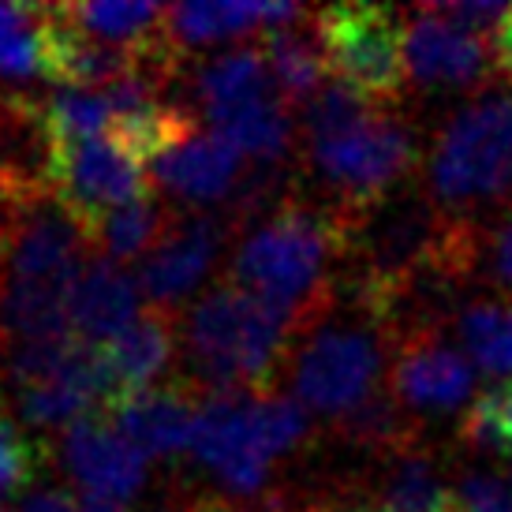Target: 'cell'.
<instances>
[{
    "mask_svg": "<svg viewBox=\"0 0 512 512\" xmlns=\"http://www.w3.org/2000/svg\"><path fill=\"white\" fill-rule=\"evenodd\" d=\"M42 172L49 199L57 202L86 236H94V228L113 210L154 195V180H150L146 165L128 146L116 143L113 135L45 143Z\"/></svg>",
    "mask_w": 512,
    "mask_h": 512,
    "instance_id": "obj_7",
    "label": "cell"
},
{
    "mask_svg": "<svg viewBox=\"0 0 512 512\" xmlns=\"http://www.w3.org/2000/svg\"><path fill=\"white\" fill-rule=\"evenodd\" d=\"M57 460L64 475L94 501L128 505L150 483V456L131 445L101 412L83 415L79 423L60 430Z\"/></svg>",
    "mask_w": 512,
    "mask_h": 512,
    "instance_id": "obj_12",
    "label": "cell"
},
{
    "mask_svg": "<svg viewBox=\"0 0 512 512\" xmlns=\"http://www.w3.org/2000/svg\"><path fill=\"white\" fill-rule=\"evenodd\" d=\"M430 12L441 15V19H449V23H456V27L471 30V34H494L498 30V23L509 15L512 4H498V0H441V4H427Z\"/></svg>",
    "mask_w": 512,
    "mask_h": 512,
    "instance_id": "obj_30",
    "label": "cell"
},
{
    "mask_svg": "<svg viewBox=\"0 0 512 512\" xmlns=\"http://www.w3.org/2000/svg\"><path fill=\"white\" fill-rule=\"evenodd\" d=\"M232 240L236 228L221 210H176L161 243L135 266L139 292L150 299V307L176 314V307H184L191 292L214 273Z\"/></svg>",
    "mask_w": 512,
    "mask_h": 512,
    "instance_id": "obj_9",
    "label": "cell"
},
{
    "mask_svg": "<svg viewBox=\"0 0 512 512\" xmlns=\"http://www.w3.org/2000/svg\"><path fill=\"white\" fill-rule=\"evenodd\" d=\"M0 512H4V509H0Z\"/></svg>",
    "mask_w": 512,
    "mask_h": 512,
    "instance_id": "obj_37",
    "label": "cell"
},
{
    "mask_svg": "<svg viewBox=\"0 0 512 512\" xmlns=\"http://www.w3.org/2000/svg\"><path fill=\"white\" fill-rule=\"evenodd\" d=\"M191 464L210 479L214 498L228 505H270L281 494H273V475L281 456L273 453L255 397H214L202 400L199 423L191 434Z\"/></svg>",
    "mask_w": 512,
    "mask_h": 512,
    "instance_id": "obj_6",
    "label": "cell"
},
{
    "mask_svg": "<svg viewBox=\"0 0 512 512\" xmlns=\"http://www.w3.org/2000/svg\"><path fill=\"white\" fill-rule=\"evenodd\" d=\"M404 64L408 79L427 94H456V90H486L498 83V60L483 34L456 27L419 4L404 12Z\"/></svg>",
    "mask_w": 512,
    "mask_h": 512,
    "instance_id": "obj_10",
    "label": "cell"
},
{
    "mask_svg": "<svg viewBox=\"0 0 512 512\" xmlns=\"http://www.w3.org/2000/svg\"><path fill=\"white\" fill-rule=\"evenodd\" d=\"M172 217H176V210H169L157 195H146V199L113 210V214L94 228L90 243H94V251L101 258H109L116 266H124V262L139 266L157 243H161V236L169 232Z\"/></svg>",
    "mask_w": 512,
    "mask_h": 512,
    "instance_id": "obj_23",
    "label": "cell"
},
{
    "mask_svg": "<svg viewBox=\"0 0 512 512\" xmlns=\"http://www.w3.org/2000/svg\"><path fill=\"white\" fill-rule=\"evenodd\" d=\"M329 72L370 105H393L404 94V23L382 4H329L314 12Z\"/></svg>",
    "mask_w": 512,
    "mask_h": 512,
    "instance_id": "obj_8",
    "label": "cell"
},
{
    "mask_svg": "<svg viewBox=\"0 0 512 512\" xmlns=\"http://www.w3.org/2000/svg\"><path fill=\"white\" fill-rule=\"evenodd\" d=\"M258 42H262L273 83L292 109H303L307 101L322 94V86L329 83V60L314 30V12L292 27L266 30Z\"/></svg>",
    "mask_w": 512,
    "mask_h": 512,
    "instance_id": "obj_21",
    "label": "cell"
},
{
    "mask_svg": "<svg viewBox=\"0 0 512 512\" xmlns=\"http://www.w3.org/2000/svg\"><path fill=\"white\" fill-rule=\"evenodd\" d=\"M139 281L135 273L124 266H116L109 258L94 255L86 262V270L79 273V281L68 299V322L79 341L90 344H109L116 333L139 318Z\"/></svg>",
    "mask_w": 512,
    "mask_h": 512,
    "instance_id": "obj_17",
    "label": "cell"
},
{
    "mask_svg": "<svg viewBox=\"0 0 512 512\" xmlns=\"http://www.w3.org/2000/svg\"><path fill=\"white\" fill-rule=\"evenodd\" d=\"M456 438L471 453L512 456V382L490 385L486 393L471 400L456 423Z\"/></svg>",
    "mask_w": 512,
    "mask_h": 512,
    "instance_id": "obj_27",
    "label": "cell"
},
{
    "mask_svg": "<svg viewBox=\"0 0 512 512\" xmlns=\"http://www.w3.org/2000/svg\"><path fill=\"white\" fill-rule=\"evenodd\" d=\"M247 157L228 143L217 131H195L187 143L157 157L154 165V184L169 191L176 202H184V210H206L232 199V191L240 187L243 172H247Z\"/></svg>",
    "mask_w": 512,
    "mask_h": 512,
    "instance_id": "obj_14",
    "label": "cell"
},
{
    "mask_svg": "<svg viewBox=\"0 0 512 512\" xmlns=\"http://www.w3.org/2000/svg\"><path fill=\"white\" fill-rule=\"evenodd\" d=\"M101 352L113 374V397L150 389L161 374H169L172 359H180V322L176 314L146 307L124 333L101 344Z\"/></svg>",
    "mask_w": 512,
    "mask_h": 512,
    "instance_id": "obj_20",
    "label": "cell"
},
{
    "mask_svg": "<svg viewBox=\"0 0 512 512\" xmlns=\"http://www.w3.org/2000/svg\"><path fill=\"white\" fill-rule=\"evenodd\" d=\"M490 49H494V60H498V75L512 79V8L498 23V30L490 34Z\"/></svg>",
    "mask_w": 512,
    "mask_h": 512,
    "instance_id": "obj_31",
    "label": "cell"
},
{
    "mask_svg": "<svg viewBox=\"0 0 512 512\" xmlns=\"http://www.w3.org/2000/svg\"><path fill=\"white\" fill-rule=\"evenodd\" d=\"M393 352L397 337L389 322L348 292L296 344V356L288 363L292 397L314 419H326L329 427H337L385 389L382 378L393 367Z\"/></svg>",
    "mask_w": 512,
    "mask_h": 512,
    "instance_id": "obj_5",
    "label": "cell"
},
{
    "mask_svg": "<svg viewBox=\"0 0 512 512\" xmlns=\"http://www.w3.org/2000/svg\"><path fill=\"white\" fill-rule=\"evenodd\" d=\"M423 143L408 116L370 105L352 86L326 83L299 109V172L326 191V206L352 225L412 187Z\"/></svg>",
    "mask_w": 512,
    "mask_h": 512,
    "instance_id": "obj_1",
    "label": "cell"
},
{
    "mask_svg": "<svg viewBox=\"0 0 512 512\" xmlns=\"http://www.w3.org/2000/svg\"><path fill=\"white\" fill-rule=\"evenodd\" d=\"M60 12L90 38L120 45V49H135V53L154 45L165 27L161 4H60Z\"/></svg>",
    "mask_w": 512,
    "mask_h": 512,
    "instance_id": "obj_24",
    "label": "cell"
},
{
    "mask_svg": "<svg viewBox=\"0 0 512 512\" xmlns=\"http://www.w3.org/2000/svg\"><path fill=\"white\" fill-rule=\"evenodd\" d=\"M490 512H512V505H505V509H490Z\"/></svg>",
    "mask_w": 512,
    "mask_h": 512,
    "instance_id": "obj_35",
    "label": "cell"
},
{
    "mask_svg": "<svg viewBox=\"0 0 512 512\" xmlns=\"http://www.w3.org/2000/svg\"><path fill=\"white\" fill-rule=\"evenodd\" d=\"M471 281H483L501 299H512V202L475 228Z\"/></svg>",
    "mask_w": 512,
    "mask_h": 512,
    "instance_id": "obj_28",
    "label": "cell"
},
{
    "mask_svg": "<svg viewBox=\"0 0 512 512\" xmlns=\"http://www.w3.org/2000/svg\"><path fill=\"white\" fill-rule=\"evenodd\" d=\"M42 143H64V139H101L113 135L116 113L105 90H72L60 86L45 101L34 105Z\"/></svg>",
    "mask_w": 512,
    "mask_h": 512,
    "instance_id": "obj_25",
    "label": "cell"
},
{
    "mask_svg": "<svg viewBox=\"0 0 512 512\" xmlns=\"http://www.w3.org/2000/svg\"><path fill=\"white\" fill-rule=\"evenodd\" d=\"M389 393L415 423L438 419L475 400V367L445 333L404 337L393 352Z\"/></svg>",
    "mask_w": 512,
    "mask_h": 512,
    "instance_id": "obj_11",
    "label": "cell"
},
{
    "mask_svg": "<svg viewBox=\"0 0 512 512\" xmlns=\"http://www.w3.org/2000/svg\"><path fill=\"white\" fill-rule=\"evenodd\" d=\"M352 225L299 187L236 240L225 281L270 307L296 314L311 333L341 299Z\"/></svg>",
    "mask_w": 512,
    "mask_h": 512,
    "instance_id": "obj_2",
    "label": "cell"
},
{
    "mask_svg": "<svg viewBox=\"0 0 512 512\" xmlns=\"http://www.w3.org/2000/svg\"><path fill=\"white\" fill-rule=\"evenodd\" d=\"M150 512H210V505H206V494H191L184 486H172L169 498Z\"/></svg>",
    "mask_w": 512,
    "mask_h": 512,
    "instance_id": "obj_32",
    "label": "cell"
},
{
    "mask_svg": "<svg viewBox=\"0 0 512 512\" xmlns=\"http://www.w3.org/2000/svg\"><path fill=\"white\" fill-rule=\"evenodd\" d=\"M135 49L105 45L79 30L60 12V4L45 8V30H42V79L72 90H105L109 83L124 79L139 68Z\"/></svg>",
    "mask_w": 512,
    "mask_h": 512,
    "instance_id": "obj_16",
    "label": "cell"
},
{
    "mask_svg": "<svg viewBox=\"0 0 512 512\" xmlns=\"http://www.w3.org/2000/svg\"><path fill=\"white\" fill-rule=\"evenodd\" d=\"M453 337L483 374L512 382V299L483 296L460 303Z\"/></svg>",
    "mask_w": 512,
    "mask_h": 512,
    "instance_id": "obj_22",
    "label": "cell"
},
{
    "mask_svg": "<svg viewBox=\"0 0 512 512\" xmlns=\"http://www.w3.org/2000/svg\"><path fill=\"white\" fill-rule=\"evenodd\" d=\"M512 505V483L498 471L460 468L453 475V509L456 512H490Z\"/></svg>",
    "mask_w": 512,
    "mask_h": 512,
    "instance_id": "obj_29",
    "label": "cell"
},
{
    "mask_svg": "<svg viewBox=\"0 0 512 512\" xmlns=\"http://www.w3.org/2000/svg\"><path fill=\"white\" fill-rule=\"evenodd\" d=\"M352 494L367 512H456L445 460L423 441L374 460L370 479Z\"/></svg>",
    "mask_w": 512,
    "mask_h": 512,
    "instance_id": "obj_15",
    "label": "cell"
},
{
    "mask_svg": "<svg viewBox=\"0 0 512 512\" xmlns=\"http://www.w3.org/2000/svg\"><path fill=\"white\" fill-rule=\"evenodd\" d=\"M307 326L225 277L180 314V382L202 400L273 393Z\"/></svg>",
    "mask_w": 512,
    "mask_h": 512,
    "instance_id": "obj_3",
    "label": "cell"
},
{
    "mask_svg": "<svg viewBox=\"0 0 512 512\" xmlns=\"http://www.w3.org/2000/svg\"><path fill=\"white\" fill-rule=\"evenodd\" d=\"M199 408V393L187 389L180 378H172V382L150 385V389H139V393H120V397L105 400L98 412L131 445H139L146 456L176 460V456H187V449H191Z\"/></svg>",
    "mask_w": 512,
    "mask_h": 512,
    "instance_id": "obj_13",
    "label": "cell"
},
{
    "mask_svg": "<svg viewBox=\"0 0 512 512\" xmlns=\"http://www.w3.org/2000/svg\"><path fill=\"white\" fill-rule=\"evenodd\" d=\"M273 94H281V90L273 83L262 42L217 53V57L202 60L191 75V98H195V109L206 116L210 128H217L221 120L255 105V101L273 98Z\"/></svg>",
    "mask_w": 512,
    "mask_h": 512,
    "instance_id": "obj_18",
    "label": "cell"
},
{
    "mask_svg": "<svg viewBox=\"0 0 512 512\" xmlns=\"http://www.w3.org/2000/svg\"><path fill=\"white\" fill-rule=\"evenodd\" d=\"M512 184V79L490 83L434 135L423 191L449 221L483 225Z\"/></svg>",
    "mask_w": 512,
    "mask_h": 512,
    "instance_id": "obj_4",
    "label": "cell"
},
{
    "mask_svg": "<svg viewBox=\"0 0 512 512\" xmlns=\"http://www.w3.org/2000/svg\"><path fill=\"white\" fill-rule=\"evenodd\" d=\"M8 419H12V412H8V404L0 400V423H8Z\"/></svg>",
    "mask_w": 512,
    "mask_h": 512,
    "instance_id": "obj_34",
    "label": "cell"
},
{
    "mask_svg": "<svg viewBox=\"0 0 512 512\" xmlns=\"http://www.w3.org/2000/svg\"><path fill=\"white\" fill-rule=\"evenodd\" d=\"M509 483H512V456H509Z\"/></svg>",
    "mask_w": 512,
    "mask_h": 512,
    "instance_id": "obj_36",
    "label": "cell"
},
{
    "mask_svg": "<svg viewBox=\"0 0 512 512\" xmlns=\"http://www.w3.org/2000/svg\"><path fill=\"white\" fill-rule=\"evenodd\" d=\"M49 4H0V83L42 75V30Z\"/></svg>",
    "mask_w": 512,
    "mask_h": 512,
    "instance_id": "obj_26",
    "label": "cell"
},
{
    "mask_svg": "<svg viewBox=\"0 0 512 512\" xmlns=\"http://www.w3.org/2000/svg\"><path fill=\"white\" fill-rule=\"evenodd\" d=\"M79 512H131L128 505H113V501H94V498H86L83 501V509Z\"/></svg>",
    "mask_w": 512,
    "mask_h": 512,
    "instance_id": "obj_33",
    "label": "cell"
},
{
    "mask_svg": "<svg viewBox=\"0 0 512 512\" xmlns=\"http://www.w3.org/2000/svg\"><path fill=\"white\" fill-rule=\"evenodd\" d=\"M299 4H172L165 8V42L184 57L187 49L240 38L251 30H277L307 19Z\"/></svg>",
    "mask_w": 512,
    "mask_h": 512,
    "instance_id": "obj_19",
    "label": "cell"
}]
</instances>
